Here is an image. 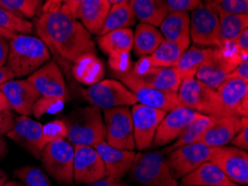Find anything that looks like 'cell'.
Instances as JSON below:
<instances>
[{
  "label": "cell",
  "mask_w": 248,
  "mask_h": 186,
  "mask_svg": "<svg viewBox=\"0 0 248 186\" xmlns=\"http://www.w3.org/2000/svg\"><path fill=\"white\" fill-rule=\"evenodd\" d=\"M36 30L49 51L69 63H76L81 57L96 54L95 43L78 19L60 9L43 13L36 20Z\"/></svg>",
  "instance_id": "cell-1"
},
{
  "label": "cell",
  "mask_w": 248,
  "mask_h": 186,
  "mask_svg": "<svg viewBox=\"0 0 248 186\" xmlns=\"http://www.w3.org/2000/svg\"><path fill=\"white\" fill-rule=\"evenodd\" d=\"M50 60V51L39 37L16 34L9 40L7 65L15 77L30 76Z\"/></svg>",
  "instance_id": "cell-2"
},
{
  "label": "cell",
  "mask_w": 248,
  "mask_h": 186,
  "mask_svg": "<svg viewBox=\"0 0 248 186\" xmlns=\"http://www.w3.org/2000/svg\"><path fill=\"white\" fill-rule=\"evenodd\" d=\"M68 128L66 140L73 146H96L105 142V124L101 109L90 105L70 113L62 119Z\"/></svg>",
  "instance_id": "cell-3"
},
{
  "label": "cell",
  "mask_w": 248,
  "mask_h": 186,
  "mask_svg": "<svg viewBox=\"0 0 248 186\" xmlns=\"http://www.w3.org/2000/svg\"><path fill=\"white\" fill-rule=\"evenodd\" d=\"M129 178L141 186H179L160 152L137 153Z\"/></svg>",
  "instance_id": "cell-4"
},
{
  "label": "cell",
  "mask_w": 248,
  "mask_h": 186,
  "mask_svg": "<svg viewBox=\"0 0 248 186\" xmlns=\"http://www.w3.org/2000/svg\"><path fill=\"white\" fill-rule=\"evenodd\" d=\"M75 147L66 139L54 140L44 147L40 162L48 175L60 185L74 184Z\"/></svg>",
  "instance_id": "cell-5"
},
{
  "label": "cell",
  "mask_w": 248,
  "mask_h": 186,
  "mask_svg": "<svg viewBox=\"0 0 248 186\" xmlns=\"http://www.w3.org/2000/svg\"><path fill=\"white\" fill-rule=\"evenodd\" d=\"M177 94L182 107L212 117L224 116L216 90L209 88L195 77L183 79Z\"/></svg>",
  "instance_id": "cell-6"
},
{
  "label": "cell",
  "mask_w": 248,
  "mask_h": 186,
  "mask_svg": "<svg viewBox=\"0 0 248 186\" xmlns=\"http://www.w3.org/2000/svg\"><path fill=\"white\" fill-rule=\"evenodd\" d=\"M116 76L134 94L137 104L146 105L165 112H170L172 109L182 107L177 92H166V90L154 88L138 78L131 68L125 73L116 74Z\"/></svg>",
  "instance_id": "cell-7"
},
{
  "label": "cell",
  "mask_w": 248,
  "mask_h": 186,
  "mask_svg": "<svg viewBox=\"0 0 248 186\" xmlns=\"http://www.w3.org/2000/svg\"><path fill=\"white\" fill-rule=\"evenodd\" d=\"M81 95L90 105L100 109L137 104L134 94L122 82L116 79H105L90 85L81 90Z\"/></svg>",
  "instance_id": "cell-8"
},
{
  "label": "cell",
  "mask_w": 248,
  "mask_h": 186,
  "mask_svg": "<svg viewBox=\"0 0 248 186\" xmlns=\"http://www.w3.org/2000/svg\"><path fill=\"white\" fill-rule=\"evenodd\" d=\"M97 43L104 54L109 58V66L116 74L130 69L129 52L134 45V30L122 28L98 36Z\"/></svg>",
  "instance_id": "cell-9"
},
{
  "label": "cell",
  "mask_w": 248,
  "mask_h": 186,
  "mask_svg": "<svg viewBox=\"0 0 248 186\" xmlns=\"http://www.w3.org/2000/svg\"><path fill=\"white\" fill-rule=\"evenodd\" d=\"M105 142L122 150L135 151L134 128L128 106L104 109Z\"/></svg>",
  "instance_id": "cell-10"
},
{
  "label": "cell",
  "mask_w": 248,
  "mask_h": 186,
  "mask_svg": "<svg viewBox=\"0 0 248 186\" xmlns=\"http://www.w3.org/2000/svg\"><path fill=\"white\" fill-rule=\"evenodd\" d=\"M190 40L195 45L204 47L219 46L218 13L208 0L204 5L193 10L189 25Z\"/></svg>",
  "instance_id": "cell-11"
},
{
  "label": "cell",
  "mask_w": 248,
  "mask_h": 186,
  "mask_svg": "<svg viewBox=\"0 0 248 186\" xmlns=\"http://www.w3.org/2000/svg\"><path fill=\"white\" fill-rule=\"evenodd\" d=\"M135 149L139 152L149 150L155 137L157 127L167 112L149 106L135 104L131 108Z\"/></svg>",
  "instance_id": "cell-12"
},
{
  "label": "cell",
  "mask_w": 248,
  "mask_h": 186,
  "mask_svg": "<svg viewBox=\"0 0 248 186\" xmlns=\"http://www.w3.org/2000/svg\"><path fill=\"white\" fill-rule=\"evenodd\" d=\"M214 149L215 147H210L202 143L189 144L171 151L166 155L165 161L174 173L175 177L179 180L196 169L202 163L210 161Z\"/></svg>",
  "instance_id": "cell-13"
},
{
  "label": "cell",
  "mask_w": 248,
  "mask_h": 186,
  "mask_svg": "<svg viewBox=\"0 0 248 186\" xmlns=\"http://www.w3.org/2000/svg\"><path fill=\"white\" fill-rule=\"evenodd\" d=\"M210 161L218 166L229 180L237 185L247 186L248 154L235 146H219L214 149Z\"/></svg>",
  "instance_id": "cell-14"
},
{
  "label": "cell",
  "mask_w": 248,
  "mask_h": 186,
  "mask_svg": "<svg viewBox=\"0 0 248 186\" xmlns=\"http://www.w3.org/2000/svg\"><path fill=\"white\" fill-rule=\"evenodd\" d=\"M74 154V183L90 184L106 177L103 159L93 146L76 145Z\"/></svg>",
  "instance_id": "cell-15"
},
{
  "label": "cell",
  "mask_w": 248,
  "mask_h": 186,
  "mask_svg": "<svg viewBox=\"0 0 248 186\" xmlns=\"http://www.w3.org/2000/svg\"><path fill=\"white\" fill-rule=\"evenodd\" d=\"M6 135L38 159L44 147L47 145L43 136V124L29 116L20 115L15 118L14 127Z\"/></svg>",
  "instance_id": "cell-16"
},
{
  "label": "cell",
  "mask_w": 248,
  "mask_h": 186,
  "mask_svg": "<svg viewBox=\"0 0 248 186\" xmlns=\"http://www.w3.org/2000/svg\"><path fill=\"white\" fill-rule=\"evenodd\" d=\"M27 81L40 97H56L67 100L68 93L62 69L54 60H49L28 76Z\"/></svg>",
  "instance_id": "cell-17"
},
{
  "label": "cell",
  "mask_w": 248,
  "mask_h": 186,
  "mask_svg": "<svg viewBox=\"0 0 248 186\" xmlns=\"http://www.w3.org/2000/svg\"><path fill=\"white\" fill-rule=\"evenodd\" d=\"M224 116L248 115V81L228 78L216 89Z\"/></svg>",
  "instance_id": "cell-18"
},
{
  "label": "cell",
  "mask_w": 248,
  "mask_h": 186,
  "mask_svg": "<svg viewBox=\"0 0 248 186\" xmlns=\"http://www.w3.org/2000/svg\"><path fill=\"white\" fill-rule=\"evenodd\" d=\"M201 113L187 107H178L167 112L157 127L152 147L158 149L171 144L178 137L180 133L185 130V127L188 126Z\"/></svg>",
  "instance_id": "cell-19"
},
{
  "label": "cell",
  "mask_w": 248,
  "mask_h": 186,
  "mask_svg": "<svg viewBox=\"0 0 248 186\" xmlns=\"http://www.w3.org/2000/svg\"><path fill=\"white\" fill-rule=\"evenodd\" d=\"M248 125L247 117L221 116L214 117L212 123L202 133L197 143L205 144L210 147L228 145L232 138Z\"/></svg>",
  "instance_id": "cell-20"
},
{
  "label": "cell",
  "mask_w": 248,
  "mask_h": 186,
  "mask_svg": "<svg viewBox=\"0 0 248 186\" xmlns=\"http://www.w3.org/2000/svg\"><path fill=\"white\" fill-rule=\"evenodd\" d=\"M0 90L5 94L10 109L22 116L31 115L33 105L40 97L27 79H9L0 85Z\"/></svg>",
  "instance_id": "cell-21"
},
{
  "label": "cell",
  "mask_w": 248,
  "mask_h": 186,
  "mask_svg": "<svg viewBox=\"0 0 248 186\" xmlns=\"http://www.w3.org/2000/svg\"><path fill=\"white\" fill-rule=\"evenodd\" d=\"M93 147L103 159L106 169V178L112 182H120L126 174L129 173L137 154L135 151L110 146L106 142H101Z\"/></svg>",
  "instance_id": "cell-22"
},
{
  "label": "cell",
  "mask_w": 248,
  "mask_h": 186,
  "mask_svg": "<svg viewBox=\"0 0 248 186\" xmlns=\"http://www.w3.org/2000/svg\"><path fill=\"white\" fill-rule=\"evenodd\" d=\"M131 70L147 85L166 92H177L183 81L174 67H140L135 64Z\"/></svg>",
  "instance_id": "cell-23"
},
{
  "label": "cell",
  "mask_w": 248,
  "mask_h": 186,
  "mask_svg": "<svg viewBox=\"0 0 248 186\" xmlns=\"http://www.w3.org/2000/svg\"><path fill=\"white\" fill-rule=\"evenodd\" d=\"M190 17L188 13L170 11L159 25L164 39L185 47L190 46Z\"/></svg>",
  "instance_id": "cell-24"
},
{
  "label": "cell",
  "mask_w": 248,
  "mask_h": 186,
  "mask_svg": "<svg viewBox=\"0 0 248 186\" xmlns=\"http://www.w3.org/2000/svg\"><path fill=\"white\" fill-rule=\"evenodd\" d=\"M110 7L109 0H84L78 9L77 19L89 34L99 35Z\"/></svg>",
  "instance_id": "cell-25"
},
{
  "label": "cell",
  "mask_w": 248,
  "mask_h": 186,
  "mask_svg": "<svg viewBox=\"0 0 248 186\" xmlns=\"http://www.w3.org/2000/svg\"><path fill=\"white\" fill-rule=\"evenodd\" d=\"M232 70V67L225 60L219 47H215L213 58L206 63L195 74V78L208 86L212 89H217L226 81L227 75Z\"/></svg>",
  "instance_id": "cell-26"
},
{
  "label": "cell",
  "mask_w": 248,
  "mask_h": 186,
  "mask_svg": "<svg viewBox=\"0 0 248 186\" xmlns=\"http://www.w3.org/2000/svg\"><path fill=\"white\" fill-rule=\"evenodd\" d=\"M214 51H215V47H204L194 45L183 52L177 63L174 65V68L178 70L183 79L195 77L198 68L213 58Z\"/></svg>",
  "instance_id": "cell-27"
},
{
  "label": "cell",
  "mask_w": 248,
  "mask_h": 186,
  "mask_svg": "<svg viewBox=\"0 0 248 186\" xmlns=\"http://www.w3.org/2000/svg\"><path fill=\"white\" fill-rule=\"evenodd\" d=\"M182 185L185 186H194V185H202V186H216L221 184H227L232 182L225 175L218 166L212 161L202 163L196 169L190 172L180 178Z\"/></svg>",
  "instance_id": "cell-28"
},
{
  "label": "cell",
  "mask_w": 248,
  "mask_h": 186,
  "mask_svg": "<svg viewBox=\"0 0 248 186\" xmlns=\"http://www.w3.org/2000/svg\"><path fill=\"white\" fill-rule=\"evenodd\" d=\"M185 51V47L165 39L153 54L141 57L136 65L140 67H174Z\"/></svg>",
  "instance_id": "cell-29"
},
{
  "label": "cell",
  "mask_w": 248,
  "mask_h": 186,
  "mask_svg": "<svg viewBox=\"0 0 248 186\" xmlns=\"http://www.w3.org/2000/svg\"><path fill=\"white\" fill-rule=\"evenodd\" d=\"M129 5L140 22L159 27L161 21L170 13L165 0H129Z\"/></svg>",
  "instance_id": "cell-30"
},
{
  "label": "cell",
  "mask_w": 248,
  "mask_h": 186,
  "mask_svg": "<svg viewBox=\"0 0 248 186\" xmlns=\"http://www.w3.org/2000/svg\"><path fill=\"white\" fill-rule=\"evenodd\" d=\"M165 39L160 30L157 29V27L140 22L137 25L136 30L134 33L133 49L135 55L139 58L149 56L159 47V45Z\"/></svg>",
  "instance_id": "cell-31"
},
{
  "label": "cell",
  "mask_w": 248,
  "mask_h": 186,
  "mask_svg": "<svg viewBox=\"0 0 248 186\" xmlns=\"http://www.w3.org/2000/svg\"><path fill=\"white\" fill-rule=\"evenodd\" d=\"M213 119L214 117L212 116L201 114V115L191 121L188 126L185 127V130L180 133L178 137L176 138L174 142L171 144H168L167 147H164V149L160 151V153L165 156V155L170 153L171 151L178 149V147L197 143L198 139L201 138V136L202 135V133L206 131V128L209 126Z\"/></svg>",
  "instance_id": "cell-32"
},
{
  "label": "cell",
  "mask_w": 248,
  "mask_h": 186,
  "mask_svg": "<svg viewBox=\"0 0 248 186\" xmlns=\"http://www.w3.org/2000/svg\"><path fill=\"white\" fill-rule=\"evenodd\" d=\"M73 75L82 85H93L101 81L104 76V66L96 54L81 57L74 63Z\"/></svg>",
  "instance_id": "cell-33"
},
{
  "label": "cell",
  "mask_w": 248,
  "mask_h": 186,
  "mask_svg": "<svg viewBox=\"0 0 248 186\" xmlns=\"http://www.w3.org/2000/svg\"><path fill=\"white\" fill-rule=\"evenodd\" d=\"M135 22H136V16H135L129 2L115 3V5H111L103 29L100 30L98 36L105 35L111 30L130 28L131 26L135 25Z\"/></svg>",
  "instance_id": "cell-34"
},
{
  "label": "cell",
  "mask_w": 248,
  "mask_h": 186,
  "mask_svg": "<svg viewBox=\"0 0 248 186\" xmlns=\"http://www.w3.org/2000/svg\"><path fill=\"white\" fill-rule=\"evenodd\" d=\"M219 46L232 43L248 27V15L219 14Z\"/></svg>",
  "instance_id": "cell-35"
},
{
  "label": "cell",
  "mask_w": 248,
  "mask_h": 186,
  "mask_svg": "<svg viewBox=\"0 0 248 186\" xmlns=\"http://www.w3.org/2000/svg\"><path fill=\"white\" fill-rule=\"evenodd\" d=\"M0 27L16 34H26V35H29L33 29L32 24L28 19L7 10L1 6H0Z\"/></svg>",
  "instance_id": "cell-36"
},
{
  "label": "cell",
  "mask_w": 248,
  "mask_h": 186,
  "mask_svg": "<svg viewBox=\"0 0 248 186\" xmlns=\"http://www.w3.org/2000/svg\"><path fill=\"white\" fill-rule=\"evenodd\" d=\"M15 176L26 186H52L48 176L39 168L31 165H25L15 169Z\"/></svg>",
  "instance_id": "cell-37"
},
{
  "label": "cell",
  "mask_w": 248,
  "mask_h": 186,
  "mask_svg": "<svg viewBox=\"0 0 248 186\" xmlns=\"http://www.w3.org/2000/svg\"><path fill=\"white\" fill-rule=\"evenodd\" d=\"M3 8L24 18H32L38 13L41 0H0Z\"/></svg>",
  "instance_id": "cell-38"
},
{
  "label": "cell",
  "mask_w": 248,
  "mask_h": 186,
  "mask_svg": "<svg viewBox=\"0 0 248 186\" xmlns=\"http://www.w3.org/2000/svg\"><path fill=\"white\" fill-rule=\"evenodd\" d=\"M66 100L56 97H39L32 107V115L40 119L45 115L58 114L65 108Z\"/></svg>",
  "instance_id": "cell-39"
},
{
  "label": "cell",
  "mask_w": 248,
  "mask_h": 186,
  "mask_svg": "<svg viewBox=\"0 0 248 186\" xmlns=\"http://www.w3.org/2000/svg\"><path fill=\"white\" fill-rule=\"evenodd\" d=\"M214 8L219 14L225 15H247L248 0H218L214 2L208 0Z\"/></svg>",
  "instance_id": "cell-40"
},
{
  "label": "cell",
  "mask_w": 248,
  "mask_h": 186,
  "mask_svg": "<svg viewBox=\"0 0 248 186\" xmlns=\"http://www.w3.org/2000/svg\"><path fill=\"white\" fill-rule=\"evenodd\" d=\"M67 134H68V128L62 119H55L43 125V136L46 144L54 140L66 139Z\"/></svg>",
  "instance_id": "cell-41"
},
{
  "label": "cell",
  "mask_w": 248,
  "mask_h": 186,
  "mask_svg": "<svg viewBox=\"0 0 248 186\" xmlns=\"http://www.w3.org/2000/svg\"><path fill=\"white\" fill-rule=\"evenodd\" d=\"M168 6L169 11H180V13H188L197 9L202 5V0H165Z\"/></svg>",
  "instance_id": "cell-42"
},
{
  "label": "cell",
  "mask_w": 248,
  "mask_h": 186,
  "mask_svg": "<svg viewBox=\"0 0 248 186\" xmlns=\"http://www.w3.org/2000/svg\"><path fill=\"white\" fill-rule=\"evenodd\" d=\"M232 146L237 147L243 151L248 150V125L245 127H243L237 134H236L234 137L232 138L231 142H229Z\"/></svg>",
  "instance_id": "cell-43"
},
{
  "label": "cell",
  "mask_w": 248,
  "mask_h": 186,
  "mask_svg": "<svg viewBox=\"0 0 248 186\" xmlns=\"http://www.w3.org/2000/svg\"><path fill=\"white\" fill-rule=\"evenodd\" d=\"M15 125V117L13 113L0 112V135H5L8 133Z\"/></svg>",
  "instance_id": "cell-44"
},
{
  "label": "cell",
  "mask_w": 248,
  "mask_h": 186,
  "mask_svg": "<svg viewBox=\"0 0 248 186\" xmlns=\"http://www.w3.org/2000/svg\"><path fill=\"white\" fill-rule=\"evenodd\" d=\"M82 1L84 0H63L59 9L73 18L77 19L78 9H79Z\"/></svg>",
  "instance_id": "cell-45"
},
{
  "label": "cell",
  "mask_w": 248,
  "mask_h": 186,
  "mask_svg": "<svg viewBox=\"0 0 248 186\" xmlns=\"http://www.w3.org/2000/svg\"><path fill=\"white\" fill-rule=\"evenodd\" d=\"M238 78L244 79V81H248V59H244L240 62L231 73L227 75V78Z\"/></svg>",
  "instance_id": "cell-46"
},
{
  "label": "cell",
  "mask_w": 248,
  "mask_h": 186,
  "mask_svg": "<svg viewBox=\"0 0 248 186\" xmlns=\"http://www.w3.org/2000/svg\"><path fill=\"white\" fill-rule=\"evenodd\" d=\"M234 44L237 51L243 56H248V29H245L234 40Z\"/></svg>",
  "instance_id": "cell-47"
},
{
  "label": "cell",
  "mask_w": 248,
  "mask_h": 186,
  "mask_svg": "<svg viewBox=\"0 0 248 186\" xmlns=\"http://www.w3.org/2000/svg\"><path fill=\"white\" fill-rule=\"evenodd\" d=\"M9 55V39L0 36V67L6 66Z\"/></svg>",
  "instance_id": "cell-48"
},
{
  "label": "cell",
  "mask_w": 248,
  "mask_h": 186,
  "mask_svg": "<svg viewBox=\"0 0 248 186\" xmlns=\"http://www.w3.org/2000/svg\"><path fill=\"white\" fill-rule=\"evenodd\" d=\"M63 0H46L43 6V13H51L60 8Z\"/></svg>",
  "instance_id": "cell-49"
},
{
  "label": "cell",
  "mask_w": 248,
  "mask_h": 186,
  "mask_svg": "<svg viewBox=\"0 0 248 186\" xmlns=\"http://www.w3.org/2000/svg\"><path fill=\"white\" fill-rule=\"evenodd\" d=\"M86 186H130V185L127 183H120V182H112L105 177L103 180L93 182V183L87 184Z\"/></svg>",
  "instance_id": "cell-50"
},
{
  "label": "cell",
  "mask_w": 248,
  "mask_h": 186,
  "mask_svg": "<svg viewBox=\"0 0 248 186\" xmlns=\"http://www.w3.org/2000/svg\"><path fill=\"white\" fill-rule=\"evenodd\" d=\"M13 78H15V76L13 73H11L8 67H6V66L0 67V85H1L2 83H5Z\"/></svg>",
  "instance_id": "cell-51"
},
{
  "label": "cell",
  "mask_w": 248,
  "mask_h": 186,
  "mask_svg": "<svg viewBox=\"0 0 248 186\" xmlns=\"http://www.w3.org/2000/svg\"><path fill=\"white\" fill-rule=\"evenodd\" d=\"M7 155H8V145H7L5 137L0 135V161L6 158Z\"/></svg>",
  "instance_id": "cell-52"
},
{
  "label": "cell",
  "mask_w": 248,
  "mask_h": 186,
  "mask_svg": "<svg viewBox=\"0 0 248 186\" xmlns=\"http://www.w3.org/2000/svg\"><path fill=\"white\" fill-rule=\"evenodd\" d=\"M8 111H11L9 102L7 101L5 94L0 90V112H8Z\"/></svg>",
  "instance_id": "cell-53"
},
{
  "label": "cell",
  "mask_w": 248,
  "mask_h": 186,
  "mask_svg": "<svg viewBox=\"0 0 248 186\" xmlns=\"http://www.w3.org/2000/svg\"><path fill=\"white\" fill-rule=\"evenodd\" d=\"M15 35H16V33L10 32V30H8V29H5V28L0 27V36L5 37V38H7V39L10 40L11 38L15 37Z\"/></svg>",
  "instance_id": "cell-54"
},
{
  "label": "cell",
  "mask_w": 248,
  "mask_h": 186,
  "mask_svg": "<svg viewBox=\"0 0 248 186\" xmlns=\"http://www.w3.org/2000/svg\"><path fill=\"white\" fill-rule=\"evenodd\" d=\"M6 182H7V174L5 170L0 169V186H3V184H5Z\"/></svg>",
  "instance_id": "cell-55"
},
{
  "label": "cell",
  "mask_w": 248,
  "mask_h": 186,
  "mask_svg": "<svg viewBox=\"0 0 248 186\" xmlns=\"http://www.w3.org/2000/svg\"><path fill=\"white\" fill-rule=\"evenodd\" d=\"M3 186H26L24 183H19L17 181H7Z\"/></svg>",
  "instance_id": "cell-56"
},
{
  "label": "cell",
  "mask_w": 248,
  "mask_h": 186,
  "mask_svg": "<svg viewBox=\"0 0 248 186\" xmlns=\"http://www.w3.org/2000/svg\"><path fill=\"white\" fill-rule=\"evenodd\" d=\"M179 186H185V185L179 184ZM194 186H202V185H194ZM216 186H239V185L234 183V182H229V183H227V184H221V185H216Z\"/></svg>",
  "instance_id": "cell-57"
},
{
  "label": "cell",
  "mask_w": 248,
  "mask_h": 186,
  "mask_svg": "<svg viewBox=\"0 0 248 186\" xmlns=\"http://www.w3.org/2000/svg\"><path fill=\"white\" fill-rule=\"evenodd\" d=\"M129 2V0H111V5H115V3H125Z\"/></svg>",
  "instance_id": "cell-58"
},
{
  "label": "cell",
  "mask_w": 248,
  "mask_h": 186,
  "mask_svg": "<svg viewBox=\"0 0 248 186\" xmlns=\"http://www.w3.org/2000/svg\"><path fill=\"white\" fill-rule=\"evenodd\" d=\"M212 1H214V2H216V1H218V0H212Z\"/></svg>",
  "instance_id": "cell-59"
},
{
  "label": "cell",
  "mask_w": 248,
  "mask_h": 186,
  "mask_svg": "<svg viewBox=\"0 0 248 186\" xmlns=\"http://www.w3.org/2000/svg\"><path fill=\"white\" fill-rule=\"evenodd\" d=\"M109 2H110V3H111V0H109Z\"/></svg>",
  "instance_id": "cell-60"
},
{
  "label": "cell",
  "mask_w": 248,
  "mask_h": 186,
  "mask_svg": "<svg viewBox=\"0 0 248 186\" xmlns=\"http://www.w3.org/2000/svg\"><path fill=\"white\" fill-rule=\"evenodd\" d=\"M0 6H1V3H0ZM1 7H2V6H1Z\"/></svg>",
  "instance_id": "cell-61"
}]
</instances>
